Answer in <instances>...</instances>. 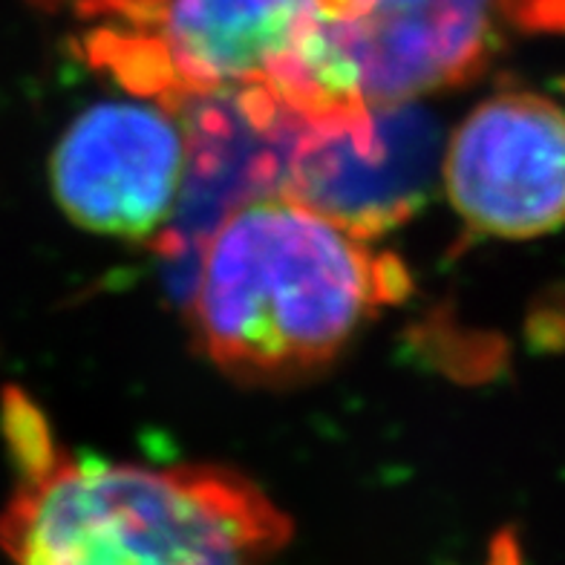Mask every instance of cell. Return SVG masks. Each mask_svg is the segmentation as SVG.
<instances>
[{"mask_svg": "<svg viewBox=\"0 0 565 565\" xmlns=\"http://www.w3.org/2000/svg\"><path fill=\"white\" fill-rule=\"evenodd\" d=\"M282 191L239 202L202 248L191 323L216 370L239 384H291L332 364L407 268Z\"/></svg>", "mask_w": 565, "mask_h": 565, "instance_id": "6da1fadb", "label": "cell"}, {"mask_svg": "<svg viewBox=\"0 0 565 565\" xmlns=\"http://www.w3.org/2000/svg\"><path fill=\"white\" fill-rule=\"evenodd\" d=\"M289 520L220 468L53 459L0 516L15 565H263Z\"/></svg>", "mask_w": 565, "mask_h": 565, "instance_id": "7a4b0ae2", "label": "cell"}, {"mask_svg": "<svg viewBox=\"0 0 565 565\" xmlns=\"http://www.w3.org/2000/svg\"><path fill=\"white\" fill-rule=\"evenodd\" d=\"M298 119L407 105L477 78L502 0H312Z\"/></svg>", "mask_w": 565, "mask_h": 565, "instance_id": "3957f363", "label": "cell"}, {"mask_svg": "<svg viewBox=\"0 0 565 565\" xmlns=\"http://www.w3.org/2000/svg\"><path fill=\"white\" fill-rule=\"evenodd\" d=\"M148 32L113 38L116 58L141 70L145 93L209 98L268 93L295 113L315 35L312 0H134ZM298 116V113H295Z\"/></svg>", "mask_w": 565, "mask_h": 565, "instance_id": "277c9868", "label": "cell"}, {"mask_svg": "<svg viewBox=\"0 0 565 565\" xmlns=\"http://www.w3.org/2000/svg\"><path fill=\"white\" fill-rule=\"evenodd\" d=\"M191 171L188 116L164 98H110L70 121L50 157V188L70 223L150 239L182 209Z\"/></svg>", "mask_w": 565, "mask_h": 565, "instance_id": "5b68a950", "label": "cell"}, {"mask_svg": "<svg viewBox=\"0 0 565 565\" xmlns=\"http://www.w3.org/2000/svg\"><path fill=\"white\" fill-rule=\"evenodd\" d=\"M445 136L436 116L407 105L329 116L298 130L280 191L355 237L409 223L441 182Z\"/></svg>", "mask_w": 565, "mask_h": 565, "instance_id": "8992f818", "label": "cell"}, {"mask_svg": "<svg viewBox=\"0 0 565 565\" xmlns=\"http://www.w3.org/2000/svg\"><path fill=\"white\" fill-rule=\"evenodd\" d=\"M441 185L470 231L534 239L565 225V110L540 93H497L445 139Z\"/></svg>", "mask_w": 565, "mask_h": 565, "instance_id": "52a82bcc", "label": "cell"}, {"mask_svg": "<svg viewBox=\"0 0 565 565\" xmlns=\"http://www.w3.org/2000/svg\"><path fill=\"white\" fill-rule=\"evenodd\" d=\"M3 427H7L9 447L15 454L23 479L32 482V479L41 477L53 465V447L46 441L44 424H41L38 413L18 390H7V395H3Z\"/></svg>", "mask_w": 565, "mask_h": 565, "instance_id": "ba28073f", "label": "cell"}, {"mask_svg": "<svg viewBox=\"0 0 565 565\" xmlns=\"http://www.w3.org/2000/svg\"><path fill=\"white\" fill-rule=\"evenodd\" d=\"M502 9L529 26L565 32V0H502Z\"/></svg>", "mask_w": 565, "mask_h": 565, "instance_id": "9c48e42d", "label": "cell"}]
</instances>
